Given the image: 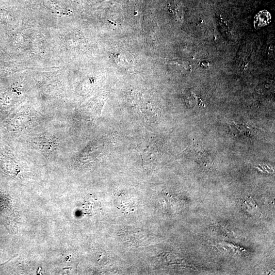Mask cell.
Masks as SVG:
<instances>
[{
    "label": "cell",
    "mask_w": 275,
    "mask_h": 275,
    "mask_svg": "<svg viewBox=\"0 0 275 275\" xmlns=\"http://www.w3.org/2000/svg\"><path fill=\"white\" fill-rule=\"evenodd\" d=\"M101 205L98 200L94 196L87 197L83 203V210L86 215L93 216L100 212Z\"/></svg>",
    "instance_id": "1"
},
{
    "label": "cell",
    "mask_w": 275,
    "mask_h": 275,
    "mask_svg": "<svg viewBox=\"0 0 275 275\" xmlns=\"http://www.w3.org/2000/svg\"><path fill=\"white\" fill-rule=\"evenodd\" d=\"M127 197L124 198V200L117 199L115 200V203L117 207L120 209L122 211L128 212L129 211L132 210V208H133V204L132 202L129 200V199H127Z\"/></svg>",
    "instance_id": "4"
},
{
    "label": "cell",
    "mask_w": 275,
    "mask_h": 275,
    "mask_svg": "<svg viewBox=\"0 0 275 275\" xmlns=\"http://www.w3.org/2000/svg\"><path fill=\"white\" fill-rule=\"evenodd\" d=\"M0 167L7 174L10 175L17 174V167L15 162L12 159L3 156L0 157Z\"/></svg>",
    "instance_id": "2"
},
{
    "label": "cell",
    "mask_w": 275,
    "mask_h": 275,
    "mask_svg": "<svg viewBox=\"0 0 275 275\" xmlns=\"http://www.w3.org/2000/svg\"><path fill=\"white\" fill-rule=\"evenodd\" d=\"M271 19V16L270 13L266 10H263L255 17L254 26L257 28L266 26L270 23Z\"/></svg>",
    "instance_id": "3"
}]
</instances>
